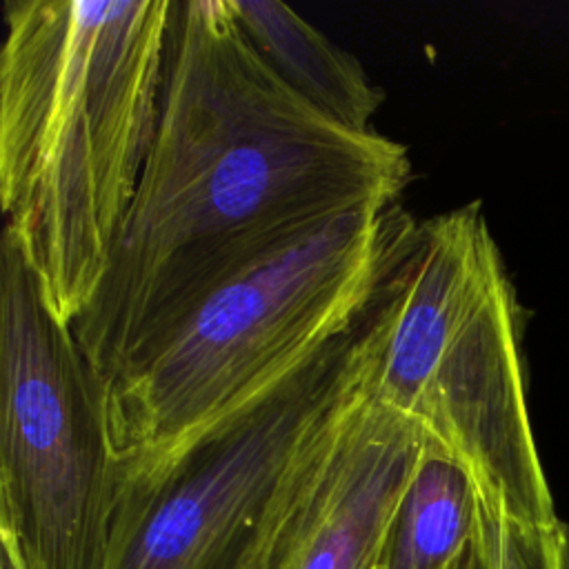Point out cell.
<instances>
[{
    "label": "cell",
    "mask_w": 569,
    "mask_h": 569,
    "mask_svg": "<svg viewBox=\"0 0 569 569\" xmlns=\"http://www.w3.org/2000/svg\"><path fill=\"white\" fill-rule=\"evenodd\" d=\"M476 545L482 569H569V531L562 522H518L480 489Z\"/></svg>",
    "instance_id": "cell-10"
},
{
    "label": "cell",
    "mask_w": 569,
    "mask_h": 569,
    "mask_svg": "<svg viewBox=\"0 0 569 569\" xmlns=\"http://www.w3.org/2000/svg\"><path fill=\"white\" fill-rule=\"evenodd\" d=\"M409 218L365 204L331 218L202 296L107 382L120 473L156 467L347 336Z\"/></svg>",
    "instance_id": "cell-4"
},
{
    "label": "cell",
    "mask_w": 569,
    "mask_h": 569,
    "mask_svg": "<svg viewBox=\"0 0 569 569\" xmlns=\"http://www.w3.org/2000/svg\"><path fill=\"white\" fill-rule=\"evenodd\" d=\"M240 27L307 102L353 131H371L382 89L347 49L280 0H231Z\"/></svg>",
    "instance_id": "cell-8"
},
{
    "label": "cell",
    "mask_w": 569,
    "mask_h": 569,
    "mask_svg": "<svg viewBox=\"0 0 569 569\" xmlns=\"http://www.w3.org/2000/svg\"><path fill=\"white\" fill-rule=\"evenodd\" d=\"M351 333L182 453L120 473L104 569H276L296 467L342 391Z\"/></svg>",
    "instance_id": "cell-6"
},
{
    "label": "cell",
    "mask_w": 569,
    "mask_h": 569,
    "mask_svg": "<svg viewBox=\"0 0 569 569\" xmlns=\"http://www.w3.org/2000/svg\"><path fill=\"white\" fill-rule=\"evenodd\" d=\"M409 180V149L296 93L231 0L176 2L156 133L73 333L107 385L220 282L336 216L393 207Z\"/></svg>",
    "instance_id": "cell-1"
},
{
    "label": "cell",
    "mask_w": 569,
    "mask_h": 569,
    "mask_svg": "<svg viewBox=\"0 0 569 569\" xmlns=\"http://www.w3.org/2000/svg\"><path fill=\"white\" fill-rule=\"evenodd\" d=\"M476 520V478L458 458L431 440L396 516L382 567L442 569L473 540Z\"/></svg>",
    "instance_id": "cell-9"
},
{
    "label": "cell",
    "mask_w": 569,
    "mask_h": 569,
    "mask_svg": "<svg viewBox=\"0 0 569 569\" xmlns=\"http://www.w3.org/2000/svg\"><path fill=\"white\" fill-rule=\"evenodd\" d=\"M176 0H7L4 229L51 313L98 293L156 133Z\"/></svg>",
    "instance_id": "cell-2"
},
{
    "label": "cell",
    "mask_w": 569,
    "mask_h": 569,
    "mask_svg": "<svg viewBox=\"0 0 569 569\" xmlns=\"http://www.w3.org/2000/svg\"><path fill=\"white\" fill-rule=\"evenodd\" d=\"M431 438L347 382L336 405L325 498L293 569H373Z\"/></svg>",
    "instance_id": "cell-7"
},
{
    "label": "cell",
    "mask_w": 569,
    "mask_h": 569,
    "mask_svg": "<svg viewBox=\"0 0 569 569\" xmlns=\"http://www.w3.org/2000/svg\"><path fill=\"white\" fill-rule=\"evenodd\" d=\"M351 367L509 518L560 522L529 418L522 311L480 202L405 222L353 327Z\"/></svg>",
    "instance_id": "cell-3"
},
{
    "label": "cell",
    "mask_w": 569,
    "mask_h": 569,
    "mask_svg": "<svg viewBox=\"0 0 569 569\" xmlns=\"http://www.w3.org/2000/svg\"><path fill=\"white\" fill-rule=\"evenodd\" d=\"M116 480L107 385L2 231V553L16 569H104Z\"/></svg>",
    "instance_id": "cell-5"
},
{
    "label": "cell",
    "mask_w": 569,
    "mask_h": 569,
    "mask_svg": "<svg viewBox=\"0 0 569 569\" xmlns=\"http://www.w3.org/2000/svg\"><path fill=\"white\" fill-rule=\"evenodd\" d=\"M373 569H385V567H382V562H380V565H376V567H373Z\"/></svg>",
    "instance_id": "cell-12"
},
{
    "label": "cell",
    "mask_w": 569,
    "mask_h": 569,
    "mask_svg": "<svg viewBox=\"0 0 569 569\" xmlns=\"http://www.w3.org/2000/svg\"><path fill=\"white\" fill-rule=\"evenodd\" d=\"M442 569H482L478 545H476V533H473V540L467 542Z\"/></svg>",
    "instance_id": "cell-11"
}]
</instances>
